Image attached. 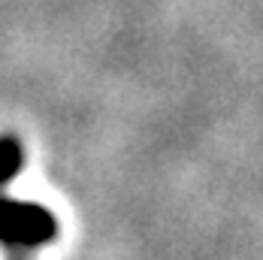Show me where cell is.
<instances>
[{
    "instance_id": "obj_2",
    "label": "cell",
    "mask_w": 263,
    "mask_h": 260,
    "mask_svg": "<svg viewBox=\"0 0 263 260\" xmlns=\"http://www.w3.org/2000/svg\"><path fill=\"white\" fill-rule=\"evenodd\" d=\"M25 166V152L15 136H0V184L12 182Z\"/></svg>"
},
{
    "instance_id": "obj_1",
    "label": "cell",
    "mask_w": 263,
    "mask_h": 260,
    "mask_svg": "<svg viewBox=\"0 0 263 260\" xmlns=\"http://www.w3.org/2000/svg\"><path fill=\"white\" fill-rule=\"evenodd\" d=\"M58 236V221L46 206L0 197V242L9 248H43Z\"/></svg>"
}]
</instances>
